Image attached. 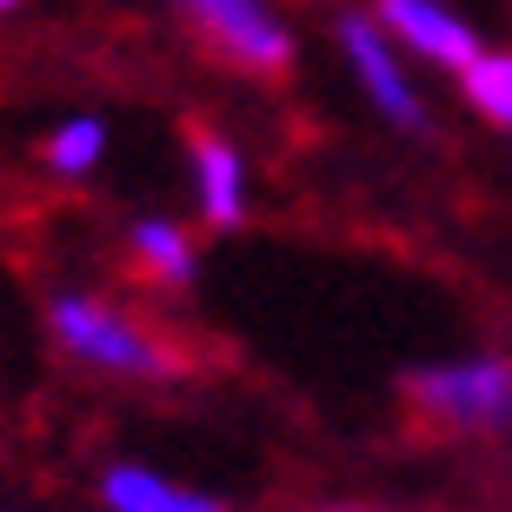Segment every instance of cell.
<instances>
[{"label":"cell","mask_w":512,"mask_h":512,"mask_svg":"<svg viewBox=\"0 0 512 512\" xmlns=\"http://www.w3.org/2000/svg\"><path fill=\"white\" fill-rule=\"evenodd\" d=\"M47 326H54V340L67 346L80 366H94V373H120V380H167L173 373L167 346L153 340L133 313L94 300V293H60V300L47 306Z\"/></svg>","instance_id":"1"},{"label":"cell","mask_w":512,"mask_h":512,"mask_svg":"<svg viewBox=\"0 0 512 512\" xmlns=\"http://www.w3.org/2000/svg\"><path fill=\"white\" fill-rule=\"evenodd\" d=\"M413 406L459 433H506L512 426V360L506 353H466L413 373Z\"/></svg>","instance_id":"2"},{"label":"cell","mask_w":512,"mask_h":512,"mask_svg":"<svg viewBox=\"0 0 512 512\" xmlns=\"http://www.w3.org/2000/svg\"><path fill=\"white\" fill-rule=\"evenodd\" d=\"M340 60H346V74H353V87L386 114V127H399V133L426 127V100H419L413 60L380 27V14H346L340 20Z\"/></svg>","instance_id":"3"},{"label":"cell","mask_w":512,"mask_h":512,"mask_svg":"<svg viewBox=\"0 0 512 512\" xmlns=\"http://www.w3.org/2000/svg\"><path fill=\"white\" fill-rule=\"evenodd\" d=\"M187 20L200 34L233 60V67H247V74H280L286 60H293V34H286V20L273 14V0H180Z\"/></svg>","instance_id":"4"},{"label":"cell","mask_w":512,"mask_h":512,"mask_svg":"<svg viewBox=\"0 0 512 512\" xmlns=\"http://www.w3.org/2000/svg\"><path fill=\"white\" fill-rule=\"evenodd\" d=\"M373 14H380V27L406 47V60H426V67L459 74V67L479 54L473 20L459 14L453 0H373Z\"/></svg>","instance_id":"5"},{"label":"cell","mask_w":512,"mask_h":512,"mask_svg":"<svg viewBox=\"0 0 512 512\" xmlns=\"http://www.w3.org/2000/svg\"><path fill=\"white\" fill-rule=\"evenodd\" d=\"M187 173H193V200H200V220L207 227H240L253 207V173H247V153L233 147L227 133H193L187 147Z\"/></svg>","instance_id":"6"},{"label":"cell","mask_w":512,"mask_h":512,"mask_svg":"<svg viewBox=\"0 0 512 512\" xmlns=\"http://www.w3.org/2000/svg\"><path fill=\"white\" fill-rule=\"evenodd\" d=\"M100 499H107V512H227L213 493L173 473H153V466H114L100 479Z\"/></svg>","instance_id":"7"},{"label":"cell","mask_w":512,"mask_h":512,"mask_svg":"<svg viewBox=\"0 0 512 512\" xmlns=\"http://www.w3.org/2000/svg\"><path fill=\"white\" fill-rule=\"evenodd\" d=\"M127 253H133V266H140L153 286H187L193 266H200V253H193V233L180 227V220H160V213L133 220Z\"/></svg>","instance_id":"8"},{"label":"cell","mask_w":512,"mask_h":512,"mask_svg":"<svg viewBox=\"0 0 512 512\" xmlns=\"http://www.w3.org/2000/svg\"><path fill=\"white\" fill-rule=\"evenodd\" d=\"M459 94L486 127L512 133V47H479L466 67H459Z\"/></svg>","instance_id":"9"},{"label":"cell","mask_w":512,"mask_h":512,"mask_svg":"<svg viewBox=\"0 0 512 512\" xmlns=\"http://www.w3.org/2000/svg\"><path fill=\"white\" fill-rule=\"evenodd\" d=\"M107 160V120L100 114H74L47 133V173L54 180H94Z\"/></svg>","instance_id":"10"},{"label":"cell","mask_w":512,"mask_h":512,"mask_svg":"<svg viewBox=\"0 0 512 512\" xmlns=\"http://www.w3.org/2000/svg\"><path fill=\"white\" fill-rule=\"evenodd\" d=\"M14 7H20V0H0V14H14Z\"/></svg>","instance_id":"11"},{"label":"cell","mask_w":512,"mask_h":512,"mask_svg":"<svg viewBox=\"0 0 512 512\" xmlns=\"http://www.w3.org/2000/svg\"><path fill=\"white\" fill-rule=\"evenodd\" d=\"M333 512H360V506H333Z\"/></svg>","instance_id":"12"}]
</instances>
